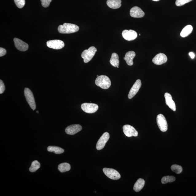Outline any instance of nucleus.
<instances>
[{"instance_id": "nucleus-1", "label": "nucleus", "mask_w": 196, "mask_h": 196, "mask_svg": "<svg viewBox=\"0 0 196 196\" xmlns=\"http://www.w3.org/2000/svg\"><path fill=\"white\" fill-rule=\"evenodd\" d=\"M79 26L74 24L65 23L63 25H60L58 28V31L61 33H72L78 31Z\"/></svg>"}, {"instance_id": "nucleus-2", "label": "nucleus", "mask_w": 196, "mask_h": 196, "mask_svg": "<svg viewBox=\"0 0 196 196\" xmlns=\"http://www.w3.org/2000/svg\"><path fill=\"white\" fill-rule=\"evenodd\" d=\"M95 84L97 86L104 89L109 88L111 85V80L105 75H101L97 77L95 80Z\"/></svg>"}, {"instance_id": "nucleus-3", "label": "nucleus", "mask_w": 196, "mask_h": 196, "mask_svg": "<svg viewBox=\"0 0 196 196\" xmlns=\"http://www.w3.org/2000/svg\"><path fill=\"white\" fill-rule=\"evenodd\" d=\"M97 51V49L94 47H91L88 49L84 50L81 54V57L84 59V62L88 63L90 61Z\"/></svg>"}, {"instance_id": "nucleus-4", "label": "nucleus", "mask_w": 196, "mask_h": 196, "mask_svg": "<svg viewBox=\"0 0 196 196\" xmlns=\"http://www.w3.org/2000/svg\"><path fill=\"white\" fill-rule=\"evenodd\" d=\"M25 96L28 104L34 111L36 109V103L33 95L32 91L29 88H25L24 90Z\"/></svg>"}, {"instance_id": "nucleus-5", "label": "nucleus", "mask_w": 196, "mask_h": 196, "mask_svg": "<svg viewBox=\"0 0 196 196\" xmlns=\"http://www.w3.org/2000/svg\"><path fill=\"white\" fill-rule=\"evenodd\" d=\"M157 122L158 127L162 131H167L168 125L165 117L162 114H159L157 117Z\"/></svg>"}, {"instance_id": "nucleus-6", "label": "nucleus", "mask_w": 196, "mask_h": 196, "mask_svg": "<svg viewBox=\"0 0 196 196\" xmlns=\"http://www.w3.org/2000/svg\"><path fill=\"white\" fill-rule=\"evenodd\" d=\"M81 108L85 113H93L97 111L99 106L95 104L84 103L81 105Z\"/></svg>"}, {"instance_id": "nucleus-7", "label": "nucleus", "mask_w": 196, "mask_h": 196, "mask_svg": "<svg viewBox=\"0 0 196 196\" xmlns=\"http://www.w3.org/2000/svg\"><path fill=\"white\" fill-rule=\"evenodd\" d=\"M103 171L105 175L110 179L118 180L120 178V174L118 171L115 169L104 168L103 169Z\"/></svg>"}, {"instance_id": "nucleus-8", "label": "nucleus", "mask_w": 196, "mask_h": 196, "mask_svg": "<svg viewBox=\"0 0 196 196\" xmlns=\"http://www.w3.org/2000/svg\"><path fill=\"white\" fill-rule=\"evenodd\" d=\"M48 47L55 49H60L65 47V43L61 40H54L49 41L47 42Z\"/></svg>"}, {"instance_id": "nucleus-9", "label": "nucleus", "mask_w": 196, "mask_h": 196, "mask_svg": "<svg viewBox=\"0 0 196 196\" xmlns=\"http://www.w3.org/2000/svg\"><path fill=\"white\" fill-rule=\"evenodd\" d=\"M123 131L126 136L127 137H137L138 135V131L132 126L126 125L123 126Z\"/></svg>"}, {"instance_id": "nucleus-10", "label": "nucleus", "mask_w": 196, "mask_h": 196, "mask_svg": "<svg viewBox=\"0 0 196 196\" xmlns=\"http://www.w3.org/2000/svg\"><path fill=\"white\" fill-rule=\"evenodd\" d=\"M110 135L108 133H104L98 141L96 149L98 150H101L104 147L106 143L109 139Z\"/></svg>"}, {"instance_id": "nucleus-11", "label": "nucleus", "mask_w": 196, "mask_h": 196, "mask_svg": "<svg viewBox=\"0 0 196 196\" xmlns=\"http://www.w3.org/2000/svg\"><path fill=\"white\" fill-rule=\"evenodd\" d=\"M122 36L124 39L127 41H132L135 39L137 37L136 32L133 30H124L122 33Z\"/></svg>"}, {"instance_id": "nucleus-12", "label": "nucleus", "mask_w": 196, "mask_h": 196, "mask_svg": "<svg viewBox=\"0 0 196 196\" xmlns=\"http://www.w3.org/2000/svg\"><path fill=\"white\" fill-rule=\"evenodd\" d=\"M142 84L140 80H137L132 87L129 91L128 95L129 99H131L136 95L138 92L139 91L141 86Z\"/></svg>"}, {"instance_id": "nucleus-13", "label": "nucleus", "mask_w": 196, "mask_h": 196, "mask_svg": "<svg viewBox=\"0 0 196 196\" xmlns=\"http://www.w3.org/2000/svg\"><path fill=\"white\" fill-rule=\"evenodd\" d=\"M14 41L15 47L20 51H25L29 49V45L27 44L17 38H15Z\"/></svg>"}, {"instance_id": "nucleus-14", "label": "nucleus", "mask_w": 196, "mask_h": 196, "mask_svg": "<svg viewBox=\"0 0 196 196\" xmlns=\"http://www.w3.org/2000/svg\"><path fill=\"white\" fill-rule=\"evenodd\" d=\"M167 56L163 53L158 54L152 60L153 63L157 65H163V64L167 63Z\"/></svg>"}, {"instance_id": "nucleus-15", "label": "nucleus", "mask_w": 196, "mask_h": 196, "mask_svg": "<svg viewBox=\"0 0 196 196\" xmlns=\"http://www.w3.org/2000/svg\"><path fill=\"white\" fill-rule=\"evenodd\" d=\"M130 14L131 17L135 18H143L145 14L141 8L137 6L132 8L130 10Z\"/></svg>"}, {"instance_id": "nucleus-16", "label": "nucleus", "mask_w": 196, "mask_h": 196, "mask_svg": "<svg viewBox=\"0 0 196 196\" xmlns=\"http://www.w3.org/2000/svg\"><path fill=\"white\" fill-rule=\"evenodd\" d=\"M81 126L79 124L71 125L68 127L65 130V132L68 135H74L81 131Z\"/></svg>"}, {"instance_id": "nucleus-17", "label": "nucleus", "mask_w": 196, "mask_h": 196, "mask_svg": "<svg viewBox=\"0 0 196 196\" xmlns=\"http://www.w3.org/2000/svg\"><path fill=\"white\" fill-rule=\"evenodd\" d=\"M165 97L166 100V103L170 109L174 111H175L176 110L175 104L172 99V97L171 94L168 93H166L165 94Z\"/></svg>"}, {"instance_id": "nucleus-18", "label": "nucleus", "mask_w": 196, "mask_h": 196, "mask_svg": "<svg viewBox=\"0 0 196 196\" xmlns=\"http://www.w3.org/2000/svg\"><path fill=\"white\" fill-rule=\"evenodd\" d=\"M135 53L133 51H129L126 53L125 57L123 58L127 65L132 66L133 65V60L135 57Z\"/></svg>"}, {"instance_id": "nucleus-19", "label": "nucleus", "mask_w": 196, "mask_h": 196, "mask_svg": "<svg viewBox=\"0 0 196 196\" xmlns=\"http://www.w3.org/2000/svg\"><path fill=\"white\" fill-rule=\"evenodd\" d=\"M107 5L110 8L116 9H119L121 6V0H108Z\"/></svg>"}, {"instance_id": "nucleus-20", "label": "nucleus", "mask_w": 196, "mask_h": 196, "mask_svg": "<svg viewBox=\"0 0 196 196\" xmlns=\"http://www.w3.org/2000/svg\"><path fill=\"white\" fill-rule=\"evenodd\" d=\"M145 184L144 180L142 178H139L138 180L134 185L133 189L135 191L139 192L143 189Z\"/></svg>"}, {"instance_id": "nucleus-21", "label": "nucleus", "mask_w": 196, "mask_h": 196, "mask_svg": "<svg viewBox=\"0 0 196 196\" xmlns=\"http://www.w3.org/2000/svg\"><path fill=\"white\" fill-rule=\"evenodd\" d=\"M193 30L192 26L188 25L183 28L181 33L180 35L182 37H185L189 36Z\"/></svg>"}, {"instance_id": "nucleus-22", "label": "nucleus", "mask_w": 196, "mask_h": 196, "mask_svg": "<svg viewBox=\"0 0 196 196\" xmlns=\"http://www.w3.org/2000/svg\"><path fill=\"white\" fill-rule=\"evenodd\" d=\"M110 63L113 66L117 67L119 65L120 61H119V57L117 54L113 53L112 54Z\"/></svg>"}, {"instance_id": "nucleus-23", "label": "nucleus", "mask_w": 196, "mask_h": 196, "mask_svg": "<svg viewBox=\"0 0 196 196\" xmlns=\"http://www.w3.org/2000/svg\"><path fill=\"white\" fill-rule=\"evenodd\" d=\"M48 151L49 152H52L56 154H61L63 153L65 151L64 150L61 148L56 146H49L47 148Z\"/></svg>"}, {"instance_id": "nucleus-24", "label": "nucleus", "mask_w": 196, "mask_h": 196, "mask_svg": "<svg viewBox=\"0 0 196 196\" xmlns=\"http://www.w3.org/2000/svg\"><path fill=\"white\" fill-rule=\"evenodd\" d=\"M58 169L61 173L65 172L71 169V166L67 163H62L59 165Z\"/></svg>"}, {"instance_id": "nucleus-25", "label": "nucleus", "mask_w": 196, "mask_h": 196, "mask_svg": "<svg viewBox=\"0 0 196 196\" xmlns=\"http://www.w3.org/2000/svg\"><path fill=\"white\" fill-rule=\"evenodd\" d=\"M41 165L39 162L37 161H34L32 163L30 167L29 168V171L31 172H34L40 168Z\"/></svg>"}, {"instance_id": "nucleus-26", "label": "nucleus", "mask_w": 196, "mask_h": 196, "mask_svg": "<svg viewBox=\"0 0 196 196\" xmlns=\"http://www.w3.org/2000/svg\"><path fill=\"white\" fill-rule=\"evenodd\" d=\"M175 180V178L173 176H167L164 177L162 179V183L166 184L169 182H172Z\"/></svg>"}, {"instance_id": "nucleus-27", "label": "nucleus", "mask_w": 196, "mask_h": 196, "mask_svg": "<svg viewBox=\"0 0 196 196\" xmlns=\"http://www.w3.org/2000/svg\"><path fill=\"white\" fill-rule=\"evenodd\" d=\"M171 168L172 171L177 174L181 173L183 171L182 167L179 165H173Z\"/></svg>"}, {"instance_id": "nucleus-28", "label": "nucleus", "mask_w": 196, "mask_h": 196, "mask_svg": "<svg viewBox=\"0 0 196 196\" xmlns=\"http://www.w3.org/2000/svg\"><path fill=\"white\" fill-rule=\"evenodd\" d=\"M15 5L19 9L22 8L25 5V0H14Z\"/></svg>"}, {"instance_id": "nucleus-29", "label": "nucleus", "mask_w": 196, "mask_h": 196, "mask_svg": "<svg viewBox=\"0 0 196 196\" xmlns=\"http://www.w3.org/2000/svg\"><path fill=\"white\" fill-rule=\"evenodd\" d=\"M192 1L193 0H176L175 4L177 6H181L186 3L190 2Z\"/></svg>"}, {"instance_id": "nucleus-30", "label": "nucleus", "mask_w": 196, "mask_h": 196, "mask_svg": "<svg viewBox=\"0 0 196 196\" xmlns=\"http://www.w3.org/2000/svg\"><path fill=\"white\" fill-rule=\"evenodd\" d=\"M52 1V0H41L42 6L45 8L49 6Z\"/></svg>"}, {"instance_id": "nucleus-31", "label": "nucleus", "mask_w": 196, "mask_h": 196, "mask_svg": "<svg viewBox=\"0 0 196 196\" xmlns=\"http://www.w3.org/2000/svg\"><path fill=\"white\" fill-rule=\"evenodd\" d=\"M5 85L2 80H0V93H3L5 91Z\"/></svg>"}, {"instance_id": "nucleus-32", "label": "nucleus", "mask_w": 196, "mask_h": 196, "mask_svg": "<svg viewBox=\"0 0 196 196\" xmlns=\"http://www.w3.org/2000/svg\"><path fill=\"white\" fill-rule=\"evenodd\" d=\"M6 50L3 48H0V57H2L5 55L6 53Z\"/></svg>"}, {"instance_id": "nucleus-33", "label": "nucleus", "mask_w": 196, "mask_h": 196, "mask_svg": "<svg viewBox=\"0 0 196 196\" xmlns=\"http://www.w3.org/2000/svg\"><path fill=\"white\" fill-rule=\"evenodd\" d=\"M189 55L191 57V59H194L195 57V54L193 52H191L189 53Z\"/></svg>"}, {"instance_id": "nucleus-34", "label": "nucleus", "mask_w": 196, "mask_h": 196, "mask_svg": "<svg viewBox=\"0 0 196 196\" xmlns=\"http://www.w3.org/2000/svg\"><path fill=\"white\" fill-rule=\"evenodd\" d=\"M152 1L155 2H158L160 1V0H152Z\"/></svg>"}, {"instance_id": "nucleus-35", "label": "nucleus", "mask_w": 196, "mask_h": 196, "mask_svg": "<svg viewBox=\"0 0 196 196\" xmlns=\"http://www.w3.org/2000/svg\"><path fill=\"white\" fill-rule=\"evenodd\" d=\"M37 113H39V112H38V111H37Z\"/></svg>"}, {"instance_id": "nucleus-36", "label": "nucleus", "mask_w": 196, "mask_h": 196, "mask_svg": "<svg viewBox=\"0 0 196 196\" xmlns=\"http://www.w3.org/2000/svg\"><path fill=\"white\" fill-rule=\"evenodd\" d=\"M97 77L99 76V75H97Z\"/></svg>"}, {"instance_id": "nucleus-37", "label": "nucleus", "mask_w": 196, "mask_h": 196, "mask_svg": "<svg viewBox=\"0 0 196 196\" xmlns=\"http://www.w3.org/2000/svg\"><path fill=\"white\" fill-rule=\"evenodd\" d=\"M117 67L118 68H119V66H117Z\"/></svg>"}]
</instances>
